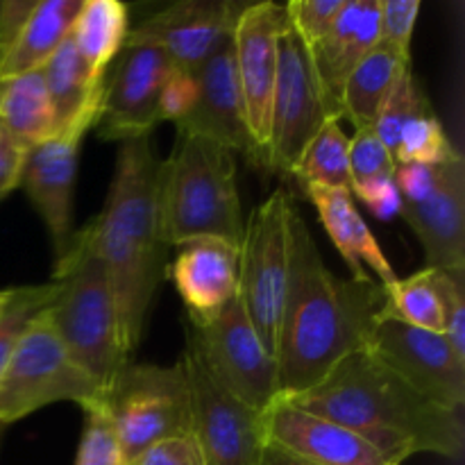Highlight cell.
Wrapping results in <instances>:
<instances>
[{"mask_svg": "<svg viewBox=\"0 0 465 465\" xmlns=\"http://www.w3.org/2000/svg\"><path fill=\"white\" fill-rule=\"evenodd\" d=\"M381 307L384 286L375 277H334L295 204L289 218V289L275 354L280 398L313 389L345 357L366 350Z\"/></svg>", "mask_w": 465, "mask_h": 465, "instance_id": "1", "label": "cell"}, {"mask_svg": "<svg viewBox=\"0 0 465 465\" xmlns=\"http://www.w3.org/2000/svg\"><path fill=\"white\" fill-rule=\"evenodd\" d=\"M284 400L350 427L395 465L413 454L461 459L465 448L461 416L418 393L368 350L345 357L313 389Z\"/></svg>", "mask_w": 465, "mask_h": 465, "instance_id": "2", "label": "cell"}, {"mask_svg": "<svg viewBox=\"0 0 465 465\" xmlns=\"http://www.w3.org/2000/svg\"><path fill=\"white\" fill-rule=\"evenodd\" d=\"M153 134L121 141L107 203L91 225V245L107 271L127 357L143 339L145 321L166 272V248L159 221L162 159Z\"/></svg>", "mask_w": 465, "mask_h": 465, "instance_id": "3", "label": "cell"}, {"mask_svg": "<svg viewBox=\"0 0 465 465\" xmlns=\"http://www.w3.org/2000/svg\"><path fill=\"white\" fill-rule=\"evenodd\" d=\"M234 153L204 136L177 130V141L162 162L159 221L163 243L221 239L239 248L243 209L236 184Z\"/></svg>", "mask_w": 465, "mask_h": 465, "instance_id": "4", "label": "cell"}, {"mask_svg": "<svg viewBox=\"0 0 465 465\" xmlns=\"http://www.w3.org/2000/svg\"><path fill=\"white\" fill-rule=\"evenodd\" d=\"M53 282H57V293L45 307L53 330L73 361L107 393L130 357L123 348L107 271L86 227L75 232L66 257L54 263Z\"/></svg>", "mask_w": 465, "mask_h": 465, "instance_id": "5", "label": "cell"}, {"mask_svg": "<svg viewBox=\"0 0 465 465\" xmlns=\"http://www.w3.org/2000/svg\"><path fill=\"white\" fill-rule=\"evenodd\" d=\"M57 402H75L84 411L104 402V391L73 361L44 309L0 372V427Z\"/></svg>", "mask_w": 465, "mask_h": 465, "instance_id": "6", "label": "cell"}, {"mask_svg": "<svg viewBox=\"0 0 465 465\" xmlns=\"http://www.w3.org/2000/svg\"><path fill=\"white\" fill-rule=\"evenodd\" d=\"M186 348L223 393L257 416L280 398L275 357L262 343L236 295L213 316L189 318Z\"/></svg>", "mask_w": 465, "mask_h": 465, "instance_id": "7", "label": "cell"}, {"mask_svg": "<svg viewBox=\"0 0 465 465\" xmlns=\"http://www.w3.org/2000/svg\"><path fill=\"white\" fill-rule=\"evenodd\" d=\"M104 407L127 461L159 440L193 434V393L184 361L175 366L127 361L104 393Z\"/></svg>", "mask_w": 465, "mask_h": 465, "instance_id": "8", "label": "cell"}, {"mask_svg": "<svg viewBox=\"0 0 465 465\" xmlns=\"http://www.w3.org/2000/svg\"><path fill=\"white\" fill-rule=\"evenodd\" d=\"M293 207L289 191H272L248 216L239 245L236 298L272 357L289 289V218Z\"/></svg>", "mask_w": 465, "mask_h": 465, "instance_id": "9", "label": "cell"}, {"mask_svg": "<svg viewBox=\"0 0 465 465\" xmlns=\"http://www.w3.org/2000/svg\"><path fill=\"white\" fill-rule=\"evenodd\" d=\"M104 104V80L91 91L86 103L50 139L27 150L21 186L44 221L54 252V263L66 257L73 243L77 166L86 132L98 125Z\"/></svg>", "mask_w": 465, "mask_h": 465, "instance_id": "10", "label": "cell"}, {"mask_svg": "<svg viewBox=\"0 0 465 465\" xmlns=\"http://www.w3.org/2000/svg\"><path fill=\"white\" fill-rule=\"evenodd\" d=\"M331 118L341 121L343 116L327 98L309 48L286 23L280 39V64L272 91L271 130L263 168L291 175L309 141Z\"/></svg>", "mask_w": 465, "mask_h": 465, "instance_id": "11", "label": "cell"}, {"mask_svg": "<svg viewBox=\"0 0 465 465\" xmlns=\"http://www.w3.org/2000/svg\"><path fill=\"white\" fill-rule=\"evenodd\" d=\"M284 5L266 3L245 5L232 32L236 77L245 109V125L257 148L262 166L266 162L271 104L280 64V39L286 30Z\"/></svg>", "mask_w": 465, "mask_h": 465, "instance_id": "12", "label": "cell"}, {"mask_svg": "<svg viewBox=\"0 0 465 465\" xmlns=\"http://www.w3.org/2000/svg\"><path fill=\"white\" fill-rule=\"evenodd\" d=\"M366 350L439 407L457 413L463 407L465 361L443 334L380 321Z\"/></svg>", "mask_w": 465, "mask_h": 465, "instance_id": "13", "label": "cell"}, {"mask_svg": "<svg viewBox=\"0 0 465 465\" xmlns=\"http://www.w3.org/2000/svg\"><path fill=\"white\" fill-rule=\"evenodd\" d=\"M121 57L104 75V104L98 136L104 141H127L153 134L159 125V94L175 66L150 45H123Z\"/></svg>", "mask_w": 465, "mask_h": 465, "instance_id": "14", "label": "cell"}, {"mask_svg": "<svg viewBox=\"0 0 465 465\" xmlns=\"http://www.w3.org/2000/svg\"><path fill=\"white\" fill-rule=\"evenodd\" d=\"M245 5L230 0H182L127 32L125 45H150L180 71L195 75L218 45L232 36Z\"/></svg>", "mask_w": 465, "mask_h": 465, "instance_id": "15", "label": "cell"}, {"mask_svg": "<svg viewBox=\"0 0 465 465\" xmlns=\"http://www.w3.org/2000/svg\"><path fill=\"white\" fill-rule=\"evenodd\" d=\"M193 393V434L207 465H262L263 434L259 416L223 393L195 354H182Z\"/></svg>", "mask_w": 465, "mask_h": 465, "instance_id": "16", "label": "cell"}, {"mask_svg": "<svg viewBox=\"0 0 465 465\" xmlns=\"http://www.w3.org/2000/svg\"><path fill=\"white\" fill-rule=\"evenodd\" d=\"M263 440L313 465H395L341 422L277 398L259 416Z\"/></svg>", "mask_w": 465, "mask_h": 465, "instance_id": "17", "label": "cell"}, {"mask_svg": "<svg viewBox=\"0 0 465 465\" xmlns=\"http://www.w3.org/2000/svg\"><path fill=\"white\" fill-rule=\"evenodd\" d=\"M195 82H198V98L189 116L175 125L177 130L212 139L230 153L245 154L262 166V159L245 125L232 36H227L216 53L198 68Z\"/></svg>", "mask_w": 465, "mask_h": 465, "instance_id": "18", "label": "cell"}, {"mask_svg": "<svg viewBox=\"0 0 465 465\" xmlns=\"http://www.w3.org/2000/svg\"><path fill=\"white\" fill-rule=\"evenodd\" d=\"M400 216L425 248L427 268L465 271V162L459 150L436 163V184L430 195L402 204Z\"/></svg>", "mask_w": 465, "mask_h": 465, "instance_id": "19", "label": "cell"}, {"mask_svg": "<svg viewBox=\"0 0 465 465\" xmlns=\"http://www.w3.org/2000/svg\"><path fill=\"white\" fill-rule=\"evenodd\" d=\"M380 44V0H343L330 32L309 48L313 68L330 103L341 109L345 80Z\"/></svg>", "mask_w": 465, "mask_h": 465, "instance_id": "20", "label": "cell"}, {"mask_svg": "<svg viewBox=\"0 0 465 465\" xmlns=\"http://www.w3.org/2000/svg\"><path fill=\"white\" fill-rule=\"evenodd\" d=\"M168 272L189 318H209L236 295L239 248L221 239H195L180 245Z\"/></svg>", "mask_w": 465, "mask_h": 465, "instance_id": "21", "label": "cell"}, {"mask_svg": "<svg viewBox=\"0 0 465 465\" xmlns=\"http://www.w3.org/2000/svg\"><path fill=\"white\" fill-rule=\"evenodd\" d=\"M82 0H36L9 48L0 54V80L41 71L68 39Z\"/></svg>", "mask_w": 465, "mask_h": 465, "instance_id": "22", "label": "cell"}, {"mask_svg": "<svg viewBox=\"0 0 465 465\" xmlns=\"http://www.w3.org/2000/svg\"><path fill=\"white\" fill-rule=\"evenodd\" d=\"M411 68V59L402 57L386 44H377L345 80L341 109L357 130L375 127L391 91Z\"/></svg>", "mask_w": 465, "mask_h": 465, "instance_id": "23", "label": "cell"}, {"mask_svg": "<svg viewBox=\"0 0 465 465\" xmlns=\"http://www.w3.org/2000/svg\"><path fill=\"white\" fill-rule=\"evenodd\" d=\"M130 7L121 0H82L73 23V44L91 84H100L127 39Z\"/></svg>", "mask_w": 465, "mask_h": 465, "instance_id": "24", "label": "cell"}, {"mask_svg": "<svg viewBox=\"0 0 465 465\" xmlns=\"http://www.w3.org/2000/svg\"><path fill=\"white\" fill-rule=\"evenodd\" d=\"M0 123L27 150L59 130L57 112L41 71L0 80Z\"/></svg>", "mask_w": 465, "mask_h": 465, "instance_id": "25", "label": "cell"}, {"mask_svg": "<svg viewBox=\"0 0 465 465\" xmlns=\"http://www.w3.org/2000/svg\"><path fill=\"white\" fill-rule=\"evenodd\" d=\"M380 321H395L416 330L443 334V300L436 289L434 271L425 268L407 280L384 286V307Z\"/></svg>", "mask_w": 465, "mask_h": 465, "instance_id": "26", "label": "cell"}, {"mask_svg": "<svg viewBox=\"0 0 465 465\" xmlns=\"http://www.w3.org/2000/svg\"><path fill=\"white\" fill-rule=\"evenodd\" d=\"M350 139L345 136L339 118H331L309 141L300 154L291 175L298 177L302 186H325V189H345L352 186L350 173Z\"/></svg>", "mask_w": 465, "mask_h": 465, "instance_id": "27", "label": "cell"}, {"mask_svg": "<svg viewBox=\"0 0 465 465\" xmlns=\"http://www.w3.org/2000/svg\"><path fill=\"white\" fill-rule=\"evenodd\" d=\"M41 75H44L48 94L53 98L54 112H57L59 118V127L75 116L77 109L91 95V91L98 86L89 82L84 62H82L71 35L59 45L57 53L45 62V66L41 68Z\"/></svg>", "mask_w": 465, "mask_h": 465, "instance_id": "28", "label": "cell"}, {"mask_svg": "<svg viewBox=\"0 0 465 465\" xmlns=\"http://www.w3.org/2000/svg\"><path fill=\"white\" fill-rule=\"evenodd\" d=\"M309 200L318 209L321 223L325 225L327 236L331 239L334 248L348 263L354 280H368V272L354 257V230L361 221V213L354 207V198L345 189H325V186H304Z\"/></svg>", "mask_w": 465, "mask_h": 465, "instance_id": "29", "label": "cell"}, {"mask_svg": "<svg viewBox=\"0 0 465 465\" xmlns=\"http://www.w3.org/2000/svg\"><path fill=\"white\" fill-rule=\"evenodd\" d=\"M454 153L457 148L450 143L434 109H427L402 127L398 143H395L393 159L398 166H409V163L436 166L452 157Z\"/></svg>", "mask_w": 465, "mask_h": 465, "instance_id": "30", "label": "cell"}, {"mask_svg": "<svg viewBox=\"0 0 465 465\" xmlns=\"http://www.w3.org/2000/svg\"><path fill=\"white\" fill-rule=\"evenodd\" d=\"M54 293H57V282L53 280L48 284L12 289V298L0 313V372L12 357L14 348L21 341L23 331L27 330L32 318L53 302Z\"/></svg>", "mask_w": 465, "mask_h": 465, "instance_id": "31", "label": "cell"}, {"mask_svg": "<svg viewBox=\"0 0 465 465\" xmlns=\"http://www.w3.org/2000/svg\"><path fill=\"white\" fill-rule=\"evenodd\" d=\"M427 109H431L430 98L422 94L416 75H413L411 68H409V71L400 77L398 84L393 86V91H391L389 100H386L384 109H381L380 118H377L372 130L380 136L381 143L389 148V153L393 154L402 127L407 125L411 118H416L418 114L427 112Z\"/></svg>", "mask_w": 465, "mask_h": 465, "instance_id": "32", "label": "cell"}, {"mask_svg": "<svg viewBox=\"0 0 465 465\" xmlns=\"http://www.w3.org/2000/svg\"><path fill=\"white\" fill-rule=\"evenodd\" d=\"M84 416L75 465H130L104 402L84 409Z\"/></svg>", "mask_w": 465, "mask_h": 465, "instance_id": "33", "label": "cell"}, {"mask_svg": "<svg viewBox=\"0 0 465 465\" xmlns=\"http://www.w3.org/2000/svg\"><path fill=\"white\" fill-rule=\"evenodd\" d=\"M434 282L443 300V336L465 361V271H434Z\"/></svg>", "mask_w": 465, "mask_h": 465, "instance_id": "34", "label": "cell"}, {"mask_svg": "<svg viewBox=\"0 0 465 465\" xmlns=\"http://www.w3.org/2000/svg\"><path fill=\"white\" fill-rule=\"evenodd\" d=\"M343 0H291L284 5L286 21L291 30L304 41L307 48L316 45L330 32L331 23L339 16Z\"/></svg>", "mask_w": 465, "mask_h": 465, "instance_id": "35", "label": "cell"}, {"mask_svg": "<svg viewBox=\"0 0 465 465\" xmlns=\"http://www.w3.org/2000/svg\"><path fill=\"white\" fill-rule=\"evenodd\" d=\"M350 173H352V182L372 180V177H386L395 175L393 154L389 153L375 130H357L350 139Z\"/></svg>", "mask_w": 465, "mask_h": 465, "instance_id": "36", "label": "cell"}, {"mask_svg": "<svg viewBox=\"0 0 465 465\" xmlns=\"http://www.w3.org/2000/svg\"><path fill=\"white\" fill-rule=\"evenodd\" d=\"M420 0H380V41L411 59V39L416 30Z\"/></svg>", "mask_w": 465, "mask_h": 465, "instance_id": "37", "label": "cell"}, {"mask_svg": "<svg viewBox=\"0 0 465 465\" xmlns=\"http://www.w3.org/2000/svg\"><path fill=\"white\" fill-rule=\"evenodd\" d=\"M195 98H198V82H195V75L180 71V68H173L171 75L163 82L162 94H159V123L173 121L177 125V123L184 121L191 114V109H193Z\"/></svg>", "mask_w": 465, "mask_h": 465, "instance_id": "38", "label": "cell"}, {"mask_svg": "<svg viewBox=\"0 0 465 465\" xmlns=\"http://www.w3.org/2000/svg\"><path fill=\"white\" fill-rule=\"evenodd\" d=\"M130 465H207L204 463L203 448L195 434L173 436L159 443L150 445L148 450L132 459Z\"/></svg>", "mask_w": 465, "mask_h": 465, "instance_id": "39", "label": "cell"}, {"mask_svg": "<svg viewBox=\"0 0 465 465\" xmlns=\"http://www.w3.org/2000/svg\"><path fill=\"white\" fill-rule=\"evenodd\" d=\"M350 193L359 203L366 204L371 213H375L380 221H391L402 209V195H400L398 184H395V175L352 182Z\"/></svg>", "mask_w": 465, "mask_h": 465, "instance_id": "40", "label": "cell"}, {"mask_svg": "<svg viewBox=\"0 0 465 465\" xmlns=\"http://www.w3.org/2000/svg\"><path fill=\"white\" fill-rule=\"evenodd\" d=\"M27 148L0 123V198L21 186Z\"/></svg>", "mask_w": 465, "mask_h": 465, "instance_id": "41", "label": "cell"}, {"mask_svg": "<svg viewBox=\"0 0 465 465\" xmlns=\"http://www.w3.org/2000/svg\"><path fill=\"white\" fill-rule=\"evenodd\" d=\"M35 3L36 0H5V3H0V54L9 48L14 36L18 35Z\"/></svg>", "mask_w": 465, "mask_h": 465, "instance_id": "42", "label": "cell"}, {"mask_svg": "<svg viewBox=\"0 0 465 465\" xmlns=\"http://www.w3.org/2000/svg\"><path fill=\"white\" fill-rule=\"evenodd\" d=\"M262 465H313V463L304 461V459L295 457V454L286 452V450H282V448H277V445L263 440Z\"/></svg>", "mask_w": 465, "mask_h": 465, "instance_id": "43", "label": "cell"}, {"mask_svg": "<svg viewBox=\"0 0 465 465\" xmlns=\"http://www.w3.org/2000/svg\"><path fill=\"white\" fill-rule=\"evenodd\" d=\"M9 298H12V289H5V291H0V313H3V309L7 307Z\"/></svg>", "mask_w": 465, "mask_h": 465, "instance_id": "44", "label": "cell"}, {"mask_svg": "<svg viewBox=\"0 0 465 465\" xmlns=\"http://www.w3.org/2000/svg\"><path fill=\"white\" fill-rule=\"evenodd\" d=\"M0 431H3V427H0Z\"/></svg>", "mask_w": 465, "mask_h": 465, "instance_id": "45", "label": "cell"}]
</instances>
